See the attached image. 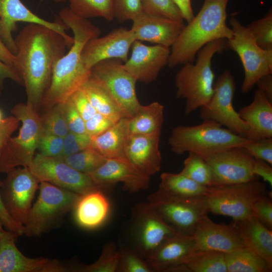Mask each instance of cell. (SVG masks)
<instances>
[{
    "label": "cell",
    "instance_id": "25",
    "mask_svg": "<svg viewBox=\"0 0 272 272\" xmlns=\"http://www.w3.org/2000/svg\"><path fill=\"white\" fill-rule=\"evenodd\" d=\"M196 252L192 236L177 233L165 239L146 259L154 271L185 264Z\"/></svg>",
    "mask_w": 272,
    "mask_h": 272
},
{
    "label": "cell",
    "instance_id": "8",
    "mask_svg": "<svg viewBox=\"0 0 272 272\" xmlns=\"http://www.w3.org/2000/svg\"><path fill=\"white\" fill-rule=\"evenodd\" d=\"M38 197L25 223L24 234L29 237L39 236L59 218L73 208L80 194L41 181Z\"/></svg>",
    "mask_w": 272,
    "mask_h": 272
},
{
    "label": "cell",
    "instance_id": "12",
    "mask_svg": "<svg viewBox=\"0 0 272 272\" xmlns=\"http://www.w3.org/2000/svg\"><path fill=\"white\" fill-rule=\"evenodd\" d=\"M235 89L234 77L229 70L224 71L215 82L211 99L200 108L199 116L202 121L215 122L236 134L249 139L248 127L233 106Z\"/></svg>",
    "mask_w": 272,
    "mask_h": 272
},
{
    "label": "cell",
    "instance_id": "57",
    "mask_svg": "<svg viewBox=\"0 0 272 272\" xmlns=\"http://www.w3.org/2000/svg\"><path fill=\"white\" fill-rule=\"evenodd\" d=\"M0 60L13 67L15 69L16 59L15 55L8 49L0 39ZM16 70V69H15Z\"/></svg>",
    "mask_w": 272,
    "mask_h": 272
},
{
    "label": "cell",
    "instance_id": "30",
    "mask_svg": "<svg viewBox=\"0 0 272 272\" xmlns=\"http://www.w3.org/2000/svg\"><path fill=\"white\" fill-rule=\"evenodd\" d=\"M164 107L155 101L147 105H142L131 118H127L128 135L147 134L161 132L164 122Z\"/></svg>",
    "mask_w": 272,
    "mask_h": 272
},
{
    "label": "cell",
    "instance_id": "26",
    "mask_svg": "<svg viewBox=\"0 0 272 272\" xmlns=\"http://www.w3.org/2000/svg\"><path fill=\"white\" fill-rule=\"evenodd\" d=\"M240 117L249 129V139L272 138V102L259 89L252 102L240 108Z\"/></svg>",
    "mask_w": 272,
    "mask_h": 272
},
{
    "label": "cell",
    "instance_id": "27",
    "mask_svg": "<svg viewBox=\"0 0 272 272\" xmlns=\"http://www.w3.org/2000/svg\"><path fill=\"white\" fill-rule=\"evenodd\" d=\"M73 210L79 226L86 229H94L107 219L110 205L103 190H95L80 195Z\"/></svg>",
    "mask_w": 272,
    "mask_h": 272
},
{
    "label": "cell",
    "instance_id": "16",
    "mask_svg": "<svg viewBox=\"0 0 272 272\" xmlns=\"http://www.w3.org/2000/svg\"><path fill=\"white\" fill-rule=\"evenodd\" d=\"M202 157L211 169L213 186L243 183L256 179L252 172L254 158L247 154L242 147H234Z\"/></svg>",
    "mask_w": 272,
    "mask_h": 272
},
{
    "label": "cell",
    "instance_id": "31",
    "mask_svg": "<svg viewBox=\"0 0 272 272\" xmlns=\"http://www.w3.org/2000/svg\"><path fill=\"white\" fill-rule=\"evenodd\" d=\"M228 272H270L272 265L244 246L225 253Z\"/></svg>",
    "mask_w": 272,
    "mask_h": 272
},
{
    "label": "cell",
    "instance_id": "35",
    "mask_svg": "<svg viewBox=\"0 0 272 272\" xmlns=\"http://www.w3.org/2000/svg\"><path fill=\"white\" fill-rule=\"evenodd\" d=\"M190 272H228L225 253L197 251L185 264Z\"/></svg>",
    "mask_w": 272,
    "mask_h": 272
},
{
    "label": "cell",
    "instance_id": "22",
    "mask_svg": "<svg viewBox=\"0 0 272 272\" xmlns=\"http://www.w3.org/2000/svg\"><path fill=\"white\" fill-rule=\"evenodd\" d=\"M192 236L196 251H215L226 253L244 246L233 224H217L208 215L198 222Z\"/></svg>",
    "mask_w": 272,
    "mask_h": 272
},
{
    "label": "cell",
    "instance_id": "40",
    "mask_svg": "<svg viewBox=\"0 0 272 272\" xmlns=\"http://www.w3.org/2000/svg\"><path fill=\"white\" fill-rule=\"evenodd\" d=\"M117 272H154L147 260L138 251L128 247H119Z\"/></svg>",
    "mask_w": 272,
    "mask_h": 272
},
{
    "label": "cell",
    "instance_id": "13",
    "mask_svg": "<svg viewBox=\"0 0 272 272\" xmlns=\"http://www.w3.org/2000/svg\"><path fill=\"white\" fill-rule=\"evenodd\" d=\"M28 168L39 182H47L80 195L103 190L87 174L76 170L58 157H47L38 153Z\"/></svg>",
    "mask_w": 272,
    "mask_h": 272
},
{
    "label": "cell",
    "instance_id": "19",
    "mask_svg": "<svg viewBox=\"0 0 272 272\" xmlns=\"http://www.w3.org/2000/svg\"><path fill=\"white\" fill-rule=\"evenodd\" d=\"M135 40L131 29L123 28L115 29L103 37L92 38L83 49V63L90 70L98 62L106 59H118L124 62Z\"/></svg>",
    "mask_w": 272,
    "mask_h": 272
},
{
    "label": "cell",
    "instance_id": "9",
    "mask_svg": "<svg viewBox=\"0 0 272 272\" xmlns=\"http://www.w3.org/2000/svg\"><path fill=\"white\" fill-rule=\"evenodd\" d=\"M232 37L227 40L228 47L238 54L244 69L241 91L247 93L262 77L272 74V50H265L256 43L247 27L234 17L230 19Z\"/></svg>",
    "mask_w": 272,
    "mask_h": 272
},
{
    "label": "cell",
    "instance_id": "3",
    "mask_svg": "<svg viewBox=\"0 0 272 272\" xmlns=\"http://www.w3.org/2000/svg\"><path fill=\"white\" fill-rule=\"evenodd\" d=\"M229 0H204L196 16L185 25L171 46L168 65L174 67L193 61L205 45L218 39H230L233 31L226 23Z\"/></svg>",
    "mask_w": 272,
    "mask_h": 272
},
{
    "label": "cell",
    "instance_id": "43",
    "mask_svg": "<svg viewBox=\"0 0 272 272\" xmlns=\"http://www.w3.org/2000/svg\"><path fill=\"white\" fill-rule=\"evenodd\" d=\"M113 11L118 22L132 21L143 12L141 0H113Z\"/></svg>",
    "mask_w": 272,
    "mask_h": 272
},
{
    "label": "cell",
    "instance_id": "42",
    "mask_svg": "<svg viewBox=\"0 0 272 272\" xmlns=\"http://www.w3.org/2000/svg\"><path fill=\"white\" fill-rule=\"evenodd\" d=\"M247 27L259 47L265 50H272L271 10L262 18L252 22Z\"/></svg>",
    "mask_w": 272,
    "mask_h": 272
},
{
    "label": "cell",
    "instance_id": "20",
    "mask_svg": "<svg viewBox=\"0 0 272 272\" xmlns=\"http://www.w3.org/2000/svg\"><path fill=\"white\" fill-rule=\"evenodd\" d=\"M15 235L3 230L0 236V272H64L70 271L57 260L30 258L18 249Z\"/></svg>",
    "mask_w": 272,
    "mask_h": 272
},
{
    "label": "cell",
    "instance_id": "24",
    "mask_svg": "<svg viewBox=\"0 0 272 272\" xmlns=\"http://www.w3.org/2000/svg\"><path fill=\"white\" fill-rule=\"evenodd\" d=\"M160 137L161 132L130 134L126 140L125 157L138 170L149 177L161 169Z\"/></svg>",
    "mask_w": 272,
    "mask_h": 272
},
{
    "label": "cell",
    "instance_id": "38",
    "mask_svg": "<svg viewBox=\"0 0 272 272\" xmlns=\"http://www.w3.org/2000/svg\"><path fill=\"white\" fill-rule=\"evenodd\" d=\"M60 158L74 169L86 174L97 169L107 159L91 146Z\"/></svg>",
    "mask_w": 272,
    "mask_h": 272
},
{
    "label": "cell",
    "instance_id": "39",
    "mask_svg": "<svg viewBox=\"0 0 272 272\" xmlns=\"http://www.w3.org/2000/svg\"><path fill=\"white\" fill-rule=\"evenodd\" d=\"M40 118L44 132L62 138L69 132L63 103L46 110Z\"/></svg>",
    "mask_w": 272,
    "mask_h": 272
},
{
    "label": "cell",
    "instance_id": "49",
    "mask_svg": "<svg viewBox=\"0 0 272 272\" xmlns=\"http://www.w3.org/2000/svg\"><path fill=\"white\" fill-rule=\"evenodd\" d=\"M69 99L71 100L85 121L97 113L81 88L75 92Z\"/></svg>",
    "mask_w": 272,
    "mask_h": 272
},
{
    "label": "cell",
    "instance_id": "47",
    "mask_svg": "<svg viewBox=\"0 0 272 272\" xmlns=\"http://www.w3.org/2000/svg\"><path fill=\"white\" fill-rule=\"evenodd\" d=\"M252 215L262 224L272 230V201L271 198L264 195L258 199L252 208Z\"/></svg>",
    "mask_w": 272,
    "mask_h": 272
},
{
    "label": "cell",
    "instance_id": "10",
    "mask_svg": "<svg viewBox=\"0 0 272 272\" xmlns=\"http://www.w3.org/2000/svg\"><path fill=\"white\" fill-rule=\"evenodd\" d=\"M118 59L100 61L90 70L89 78L102 87L116 102L124 118L133 116L142 105L136 93L137 81Z\"/></svg>",
    "mask_w": 272,
    "mask_h": 272
},
{
    "label": "cell",
    "instance_id": "6",
    "mask_svg": "<svg viewBox=\"0 0 272 272\" xmlns=\"http://www.w3.org/2000/svg\"><path fill=\"white\" fill-rule=\"evenodd\" d=\"M11 113L22 124L18 135L10 138L0 155V172L6 173L30 165L43 131L40 116L32 106L18 103Z\"/></svg>",
    "mask_w": 272,
    "mask_h": 272
},
{
    "label": "cell",
    "instance_id": "21",
    "mask_svg": "<svg viewBox=\"0 0 272 272\" xmlns=\"http://www.w3.org/2000/svg\"><path fill=\"white\" fill-rule=\"evenodd\" d=\"M124 68L137 82L149 84L155 80L168 63L170 49L160 45H147L135 40Z\"/></svg>",
    "mask_w": 272,
    "mask_h": 272
},
{
    "label": "cell",
    "instance_id": "7",
    "mask_svg": "<svg viewBox=\"0 0 272 272\" xmlns=\"http://www.w3.org/2000/svg\"><path fill=\"white\" fill-rule=\"evenodd\" d=\"M266 184L254 179L246 182L208 187L205 195L209 211L234 221L252 216L254 203L267 195Z\"/></svg>",
    "mask_w": 272,
    "mask_h": 272
},
{
    "label": "cell",
    "instance_id": "2",
    "mask_svg": "<svg viewBox=\"0 0 272 272\" xmlns=\"http://www.w3.org/2000/svg\"><path fill=\"white\" fill-rule=\"evenodd\" d=\"M73 33L74 42L70 50L57 62L49 86L41 102L46 110L66 102L88 80L90 70L82 60V53L90 39L100 36V29L89 19L74 13L69 7L61 9L58 16Z\"/></svg>",
    "mask_w": 272,
    "mask_h": 272
},
{
    "label": "cell",
    "instance_id": "44",
    "mask_svg": "<svg viewBox=\"0 0 272 272\" xmlns=\"http://www.w3.org/2000/svg\"><path fill=\"white\" fill-rule=\"evenodd\" d=\"M242 148L253 158L263 160L272 165V138L252 140Z\"/></svg>",
    "mask_w": 272,
    "mask_h": 272
},
{
    "label": "cell",
    "instance_id": "56",
    "mask_svg": "<svg viewBox=\"0 0 272 272\" xmlns=\"http://www.w3.org/2000/svg\"><path fill=\"white\" fill-rule=\"evenodd\" d=\"M258 89L260 90L272 102V76L271 74L266 75L261 78L256 83Z\"/></svg>",
    "mask_w": 272,
    "mask_h": 272
},
{
    "label": "cell",
    "instance_id": "45",
    "mask_svg": "<svg viewBox=\"0 0 272 272\" xmlns=\"http://www.w3.org/2000/svg\"><path fill=\"white\" fill-rule=\"evenodd\" d=\"M63 138V149L60 158L76 153L91 146V137L87 133L69 131Z\"/></svg>",
    "mask_w": 272,
    "mask_h": 272
},
{
    "label": "cell",
    "instance_id": "59",
    "mask_svg": "<svg viewBox=\"0 0 272 272\" xmlns=\"http://www.w3.org/2000/svg\"><path fill=\"white\" fill-rule=\"evenodd\" d=\"M3 112L0 109V122L2 121V120L3 119Z\"/></svg>",
    "mask_w": 272,
    "mask_h": 272
},
{
    "label": "cell",
    "instance_id": "55",
    "mask_svg": "<svg viewBox=\"0 0 272 272\" xmlns=\"http://www.w3.org/2000/svg\"><path fill=\"white\" fill-rule=\"evenodd\" d=\"M172 1L179 9L184 20L187 23L190 22L194 16L191 0H172Z\"/></svg>",
    "mask_w": 272,
    "mask_h": 272
},
{
    "label": "cell",
    "instance_id": "18",
    "mask_svg": "<svg viewBox=\"0 0 272 272\" xmlns=\"http://www.w3.org/2000/svg\"><path fill=\"white\" fill-rule=\"evenodd\" d=\"M103 190L117 183L130 193L145 190L149 186L150 177L138 170L125 158H108L97 169L87 174Z\"/></svg>",
    "mask_w": 272,
    "mask_h": 272
},
{
    "label": "cell",
    "instance_id": "51",
    "mask_svg": "<svg viewBox=\"0 0 272 272\" xmlns=\"http://www.w3.org/2000/svg\"><path fill=\"white\" fill-rule=\"evenodd\" d=\"M3 185V181L0 179V218L4 226L17 239L19 236L24 234V227L17 223L7 211L2 197L1 189Z\"/></svg>",
    "mask_w": 272,
    "mask_h": 272
},
{
    "label": "cell",
    "instance_id": "36",
    "mask_svg": "<svg viewBox=\"0 0 272 272\" xmlns=\"http://www.w3.org/2000/svg\"><path fill=\"white\" fill-rule=\"evenodd\" d=\"M119 256V248L110 242L104 246L99 258L95 262L88 265L79 264L70 269L82 272H117Z\"/></svg>",
    "mask_w": 272,
    "mask_h": 272
},
{
    "label": "cell",
    "instance_id": "32",
    "mask_svg": "<svg viewBox=\"0 0 272 272\" xmlns=\"http://www.w3.org/2000/svg\"><path fill=\"white\" fill-rule=\"evenodd\" d=\"M159 190L183 197L205 196L208 187L201 185L180 172H164L160 176Z\"/></svg>",
    "mask_w": 272,
    "mask_h": 272
},
{
    "label": "cell",
    "instance_id": "5",
    "mask_svg": "<svg viewBox=\"0 0 272 272\" xmlns=\"http://www.w3.org/2000/svg\"><path fill=\"white\" fill-rule=\"evenodd\" d=\"M251 140L215 122L202 121L195 125L174 127L168 144L176 154L192 152L206 156L234 147H243Z\"/></svg>",
    "mask_w": 272,
    "mask_h": 272
},
{
    "label": "cell",
    "instance_id": "54",
    "mask_svg": "<svg viewBox=\"0 0 272 272\" xmlns=\"http://www.w3.org/2000/svg\"><path fill=\"white\" fill-rule=\"evenodd\" d=\"M252 172L256 177L259 176L263 179L264 182L272 185V168L271 165L259 159H254Z\"/></svg>",
    "mask_w": 272,
    "mask_h": 272
},
{
    "label": "cell",
    "instance_id": "37",
    "mask_svg": "<svg viewBox=\"0 0 272 272\" xmlns=\"http://www.w3.org/2000/svg\"><path fill=\"white\" fill-rule=\"evenodd\" d=\"M180 173L201 185L213 186L211 169L203 158L199 155L189 152Z\"/></svg>",
    "mask_w": 272,
    "mask_h": 272
},
{
    "label": "cell",
    "instance_id": "50",
    "mask_svg": "<svg viewBox=\"0 0 272 272\" xmlns=\"http://www.w3.org/2000/svg\"><path fill=\"white\" fill-rule=\"evenodd\" d=\"M114 123L106 117L97 112L85 121L86 131L91 137H95L105 131Z\"/></svg>",
    "mask_w": 272,
    "mask_h": 272
},
{
    "label": "cell",
    "instance_id": "15",
    "mask_svg": "<svg viewBox=\"0 0 272 272\" xmlns=\"http://www.w3.org/2000/svg\"><path fill=\"white\" fill-rule=\"evenodd\" d=\"M132 217L137 250L146 259L165 239L178 233L162 219L149 202L136 205Z\"/></svg>",
    "mask_w": 272,
    "mask_h": 272
},
{
    "label": "cell",
    "instance_id": "58",
    "mask_svg": "<svg viewBox=\"0 0 272 272\" xmlns=\"http://www.w3.org/2000/svg\"><path fill=\"white\" fill-rule=\"evenodd\" d=\"M3 226H4V225L2 223V221L0 218V236H1V235L3 232V231L4 230V229H3Z\"/></svg>",
    "mask_w": 272,
    "mask_h": 272
},
{
    "label": "cell",
    "instance_id": "34",
    "mask_svg": "<svg viewBox=\"0 0 272 272\" xmlns=\"http://www.w3.org/2000/svg\"><path fill=\"white\" fill-rule=\"evenodd\" d=\"M69 8L86 19L100 17L111 21L114 19L113 0H68Z\"/></svg>",
    "mask_w": 272,
    "mask_h": 272
},
{
    "label": "cell",
    "instance_id": "1",
    "mask_svg": "<svg viewBox=\"0 0 272 272\" xmlns=\"http://www.w3.org/2000/svg\"><path fill=\"white\" fill-rule=\"evenodd\" d=\"M15 69L23 80L27 104L37 111L48 88L53 70L71 46L59 33L42 25L29 23L15 38Z\"/></svg>",
    "mask_w": 272,
    "mask_h": 272
},
{
    "label": "cell",
    "instance_id": "28",
    "mask_svg": "<svg viewBox=\"0 0 272 272\" xmlns=\"http://www.w3.org/2000/svg\"><path fill=\"white\" fill-rule=\"evenodd\" d=\"M244 246L272 265V231L253 215L233 223Z\"/></svg>",
    "mask_w": 272,
    "mask_h": 272
},
{
    "label": "cell",
    "instance_id": "41",
    "mask_svg": "<svg viewBox=\"0 0 272 272\" xmlns=\"http://www.w3.org/2000/svg\"><path fill=\"white\" fill-rule=\"evenodd\" d=\"M143 12L184 22L178 8L172 0H141Z\"/></svg>",
    "mask_w": 272,
    "mask_h": 272
},
{
    "label": "cell",
    "instance_id": "17",
    "mask_svg": "<svg viewBox=\"0 0 272 272\" xmlns=\"http://www.w3.org/2000/svg\"><path fill=\"white\" fill-rule=\"evenodd\" d=\"M19 22L43 25L61 34L71 46L73 44V37L65 32L69 29L58 17L49 22L31 12L21 0H0V39L14 55L17 48L12 33Z\"/></svg>",
    "mask_w": 272,
    "mask_h": 272
},
{
    "label": "cell",
    "instance_id": "60",
    "mask_svg": "<svg viewBox=\"0 0 272 272\" xmlns=\"http://www.w3.org/2000/svg\"><path fill=\"white\" fill-rule=\"evenodd\" d=\"M52 1L55 3H61V2H63L66 0H52Z\"/></svg>",
    "mask_w": 272,
    "mask_h": 272
},
{
    "label": "cell",
    "instance_id": "4",
    "mask_svg": "<svg viewBox=\"0 0 272 272\" xmlns=\"http://www.w3.org/2000/svg\"><path fill=\"white\" fill-rule=\"evenodd\" d=\"M227 48L226 39L210 42L198 51L195 63L183 64L176 74V96L185 100V115H188L201 108L211 99L215 82L212 60L216 53H220Z\"/></svg>",
    "mask_w": 272,
    "mask_h": 272
},
{
    "label": "cell",
    "instance_id": "33",
    "mask_svg": "<svg viewBox=\"0 0 272 272\" xmlns=\"http://www.w3.org/2000/svg\"><path fill=\"white\" fill-rule=\"evenodd\" d=\"M81 88L97 113L106 117L113 123L124 118L114 100L98 84L88 78Z\"/></svg>",
    "mask_w": 272,
    "mask_h": 272
},
{
    "label": "cell",
    "instance_id": "23",
    "mask_svg": "<svg viewBox=\"0 0 272 272\" xmlns=\"http://www.w3.org/2000/svg\"><path fill=\"white\" fill-rule=\"evenodd\" d=\"M131 30L136 40L170 48L184 28V22L142 12L132 20Z\"/></svg>",
    "mask_w": 272,
    "mask_h": 272
},
{
    "label": "cell",
    "instance_id": "48",
    "mask_svg": "<svg viewBox=\"0 0 272 272\" xmlns=\"http://www.w3.org/2000/svg\"><path fill=\"white\" fill-rule=\"evenodd\" d=\"M63 104L69 131L78 133H86L85 121L76 109L71 100L69 99Z\"/></svg>",
    "mask_w": 272,
    "mask_h": 272
},
{
    "label": "cell",
    "instance_id": "29",
    "mask_svg": "<svg viewBox=\"0 0 272 272\" xmlns=\"http://www.w3.org/2000/svg\"><path fill=\"white\" fill-rule=\"evenodd\" d=\"M126 121L127 118H122L104 132L91 137V147L107 159L125 158Z\"/></svg>",
    "mask_w": 272,
    "mask_h": 272
},
{
    "label": "cell",
    "instance_id": "52",
    "mask_svg": "<svg viewBox=\"0 0 272 272\" xmlns=\"http://www.w3.org/2000/svg\"><path fill=\"white\" fill-rule=\"evenodd\" d=\"M20 122L13 115L4 118L0 122V155L8 140L17 129Z\"/></svg>",
    "mask_w": 272,
    "mask_h": 272
},
{
    "label": "cell",
    "instance_id": "14",
    "mask_svg": "<svg viewBox=\"0 0 272 272\" xmlns=\"http://www.w3.org/2000/svg\"><path fill=\"white\" fill-rule=\"evenodd\" d=\"M7 174L1 189L3 201L11 217L23 226L39 182L28 167H19Z\"/></svg>",
    "mask_w": 272,
    "mask_h": 272
},
{
    "label": "cell",
    "instance_id": "11",
    "mask_svg": "<svg viewBox=\"0 0 272 272\" xmlns=\"http://www.w3.org/2000/svg\"><path fill=\"white\" fill-rule=\"evenodd\" d=\"M148 202L177 233L192 236L198 222L210 212L205 196L183 197L160 190L150 194Z\"/></svg>",
    "mask_w": 272,
    "mask_h": 272
},
{
    "label": "cell",
    "instance_id": "46",
    "mask_svg": "<svg viewBox=\"0 0 272 272\" xmlns=\"http://www.w3.org/2000/svg\"><path fill=\"white\" fill-rule=\"evenodd\" d=\"M63 138L43 131L38 143L39 154L50 157H59L63 149Z\"/></svg>",
    "mask_w": 272,
    "mask_h": 272
},
{
    "label": "cell",
    "instance_id": "53",
    "mask_svg": "<svg viewBox=\"0 0 272 272\" xmlns=\"http://www.w3.org/2000/svg\"><path fill=\"white\" fill-rule=\"evenodd\" d=\"M7 79L23 85V80L16 70L0 60V94L4 90L5 81Z\"/></svg>",
    "mask_w": 272,
    "mask_h": 272
}]
</instances>
